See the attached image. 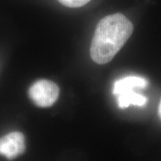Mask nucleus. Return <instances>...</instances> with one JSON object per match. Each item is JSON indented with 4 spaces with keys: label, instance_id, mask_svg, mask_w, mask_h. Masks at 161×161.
<instances>
[{
    "label": "nucleus",
    "instance_id": "nucleus-4",
    "mask_svg": "<svg viewBox=\"0 0 161 161\" xmlns=\"http://www.w3.org/2000/svg\"><path fill=\"white\" fill-rule=\"evenodd\" d=\"M25 148V138L21 132H11L0 137V154L9 160L23 154Z\"/></svg>",
    "mask_w": 161,
    "mask_h": 161
},
{
    "label": "nucleus",
    "instance_id": "nucleus-5",
    "mask_svg": "<svg viewBox=\"0 0 161 161\" xmlns=\"http://www.w3.org/2000/svg\"><path fill=\"white\" fill-rule=\"evenodd\" d=\"M90 1V0H58V2L62 5L69 8L81 7L89 3Z\"/></svg>",
    "mask_w": 161,
    "mask_h": 161
},
{
    "label": "nucleus",
    "instance_id": "nucleus-2",
    "mask_svg": "<svg viewBox=\"0 0 161 161\" xmlns=\"http://www.w3.org/2000/svg\"><path fill=\"white\" fill-rule=\"evenodd\" d=\"M148 82L146 78L140 76H127L116 80L113 88V93L117 98V104L121 109L130 105L142 107L147 103V98L138 93L135 89H145Z\"/></svg>",
    "mask_w": 161,
    "mask_h": 161
},
{
    "label": "nucleus",
    "instance_id": "nucleus-1",
    "mask_svg": "<svg viewBox=\"0 0 161 161\" xmlns=\"http://www.w3.org/2000/svg\"><path fill=\"white\" fill-rule=\"evenodd\" d=\"M134 26L120 13L108 15L100 20L90 46V57L98 64H105L114 58L131 36Z\"/></svg>",
    "mask_w": 161,
    "mask_h": 161
},
{
    "label": "nucleus",
    "instance_id": "nucleus-6",
    "mask_svg": "<svg viewBox=\"0 0 161 161\" xmlns=\"http://www.w3.org/2000/svg\"><path fill=\"white\" fill-rule=\"evenodd\" d=\"M158 114H159V116H160V119H161V99L160 102V104H159V108H158Z\"/></svg>",
    "mask_w": 161,
    "mask_h": 161
},
{
    "label": "nucleus",
    "instance_id": "nucleus-3",
    "mask_svg": "<svg viewBox=\"0 0 161 161\" xmlns=\"http://www.w3.org/2000/svg\"><path fill=\"white\" fill-rule=\"evenodd\" d=\"M60 90L55 82L46 79L36 80L29 89V96L36 106L49 108L55 103Z\"/></svg>",
    "mask_w": 161,
    "mask_h": 161
}]
</instances>
